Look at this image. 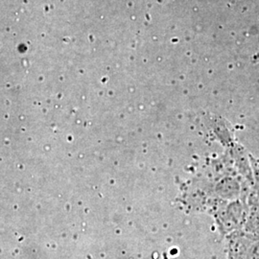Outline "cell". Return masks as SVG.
<instances>
[{"mask_svg": "<svg viewBox=\"0 0 259 259\" xmlns=\"http://www.w3.org/2000/svg\"><path fill=\"white\" fill-rule=\"evenodd\" d=\"M227 259H259V235L244 231L228 234Z\"/></svg>", "mask_w": 259, "mask_h": 259, "instance_id": "6da1fadb", "label": "cell"}, {"mask_svg": "<svg viewBox=\"0 0 259 259\" xmlns=\"http://www.w3.org/2000/svg\"><path fill=\"white\" fill-rule=\"evenodd\" d=\"M243 231L259 235V196L254 193L249 199Z\"/></svg>", "mask_w": 259, "mask_h": 259, "instance_id": "7a4b0ae2", "label": "cell"}, {"mask_svg": "<svg viewBox=\"0 0 259 259\" xmlns=\"http://www.w3.org/2000/svg\"><path fill=\"white\" fill-rule=\"evenodd\" d=\"M254 194L259 196V166L254 168Z\"/></svg>", "mask_w": 259, "mask_h": 259, "instance_id": "3957f363", "label": "cell"}]
</instances>
